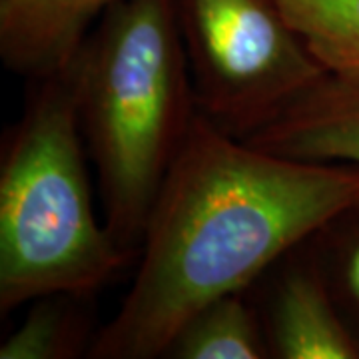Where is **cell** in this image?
<instances>
[{
    "mask_svg": "<svg viewBox=\"0 0 359 359\" xmlns=\"http://www.w3.org/2000/svg\"><path fill=\"white\" fill-rule=\"evenodd\" d=\"M359 200V164L271 154L200 110L156 196L138 268L90 359H158L205 304L245 292Z\"/></svg>",
    "mask_w": 359,
    "mask_h": 359,
    "instance_id": "6da1fadb",
    "label": "cell"
},
{
    "mask_svg": "<svg viewBox=\"0 0 359 359\" xmlns=\"http://www.w3.org/2000/svg\"><path fill=\"white\" fill-rule=\"evenodd\" d=\"M80 128L104 222L138 252L198 104L176 0H118L74 56Z\"/></svg>",
    "mask_w": 359,
    "mask_h": 359,
    "instance_id": "7a4b0ae2",
    "label": "cell"
},
{
    "mask_svg": "<svg viewBox=\"0 0 359 359\" xmlns=\"http://www.w3.org/2000/svg\"><path fill=\"white\" fill-rule=\"evenodd\" d=\"M0 156V313L40 295L98 294L138 252L94 210L74 62L30 80Z\"/></svg>",
    "mask_w": 359,
    "mask_h": 359,
    "instance_id": "3957f363",
    "label": "cell"
},
{
    "mask_svg": "<svg viewBox=\"0 0 359 359\" xmlns=\"http://www.w3.org/2000/svg\"><path fill=\"white\" fill-rule=\"evenodd\" d=\"M198 110L236 138L330 70L278 0H176Z\"/></svg>",
    "mask_w": 359,
    "mask_h": 359,
    "instance_id": "277c9868",
    "label": "cell"
},
{
    "mask_svg": "<svg viewBox=\"0 0 359 359\" xmlns=\"http://www.w3.org/2000/svg\"><path fill=\"white\" fill-rule=\"evenodd\" d=\"M245 294L269 359H359V344L335 308L308 240L271 264Z\"/></svg>",
    "mask_w": 359,
    "mask_h": 359,
    "instance_id": "5b68a950",
    "label": "cell"
},
{
    "mask_svg": "<svg viewBox=\"0 0 359 359\" xmlns=\"http://www.w3.org/2000/svg\"><path fill=\"white\" fill-rule=\"evenodd\" d=\"M240 140L294 160L359 164V74L327 72Z\"/></svg>",
    "mask_w": 359,
    "mask_h": 359,
    "instance_id": "8992f818",
    "label": "cell"
},
{
    "mask_svg": "<svg viewBox=\"0 0 359 359\" xmlns=\"http://www.w3.org/2000/svg\"><path fill=\"white\" fill-rule=\"evenodd\" d=\"M118 0H0V56L8 70L39 80L65 70Z\"/></svg>",
    "mask_w": 359,
    "mask_h": 359,
    "instance_id": "52a82bcc",
    "label": "cell"
},
{
    "mask_svg": "<svg viewBox=\"0 0 359 359\" xmlns=\"http://www.w3.org/2000/svg\"><path fill=\"white\" fill-rule=\"evenodd\" d=\"M170 359H269L257 311L245 292L222 295L186 321L168 346Z\"/></svg>",
    "mask_w": 359,
    "mask_h": 359,
    "instance_id": "ba28073f",
    "label": "cell"
},
{
    "mask_svg": "<svg viewBox=\"0 0 359 359\" xmlns=\"http://www.w3.org/2000/svg\"><path fill=\"white\" fill-rule=\"evenodd\" d=\"M92 297L68 292L40 295L25 321L0 346V359H76L88 355L98 330L92 327Z\"/></svg>",
    "mask_w": 359,
    "mask_h": 359,
    "instance_id": "9c48e42d",
    "label": "cell"
},
{
    "mask_svg": "<svg viewBox=\"0 0 359 359\" xmlns=\"http://www.w3.org/2000/svg\"><path fill=\"white\" fill-rule=\"evenodd\" d=\"M330 72L359 74V0H278Z\"/></svg>",
    "mask_w": 359,
    "mask_h": 359,
    "instance_id": "30bf717a",
    "label": "cell"
},
{
    "mask_svg": "<svg viewBox=\"0 0 359 359\" xmlns=\"http://www.w3.org/2000/svg\"><path fill=\"white\" fill-rule=\"evenodd\" d=\"M308 244L335 308L359 344V200L313 231Z\"/></svg>",
    "mask_w": 359,
    "mask_h": 359,
    "instance_id": "8fae6325",
    "label": "cell"
}]
</instances>
